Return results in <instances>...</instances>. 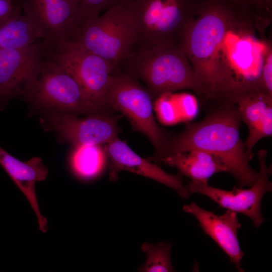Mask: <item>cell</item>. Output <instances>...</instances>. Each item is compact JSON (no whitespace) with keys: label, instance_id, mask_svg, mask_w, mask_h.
<instances>
[{"label":"cell","instance_id":"cell-1","mask_svg":"<svg viewBox=\"0 0 272 272\" xmlns=\"http://www.w3.org/2000/svg\"><path fill=\"white\" fill-rule=\"evenodd\" d=\"M246 0H199L180 46L194 71L206 108L236 104L261 90L260 77L267 39L265 27Z\"/></svg>","mask_w":272,"mask_h":272},{"label":"cell","instance_id":"cell-2","mask_svg":"<svg viewBox=\"0 0 272 272\" xmlns=\"http://www.w3.org/2000/svg\"><path fill=\"white\" fill-rule=\"evenodd\" d=\"M241 122L236 104L210 107L201 120L187 124L182 132L170 137L164 157L190 149L202 150L219 160L226 172L236 180L238 187H250L257 180L259 173L251 166V159L240 138Z\"/></svg>","mask_w":272,"mask_h":272},{"label":"cell","instance_id":"cell-3","mask_svg":"<svg viewBox=\"0 0 272 272\" xmlns=\"http://www.w3.org/2000/svg\"><path fill=\"white\" fill-rule=\"evenodd\" d=\"M121 66H125V73L145 83L153 99L164 93L186 89L200 96L194 71L180 45L133 50Z\"/></svg>","mask_w":272,"mask_h":272},{"label":"cell","instance_id":"cell-4","mask_svg":"<svg viewBox=\"0 0 272 272\" xmlns=\"http://www.w3.org/2000/svg\"><path fill=\"white\" fill-rule=\"evenodd\" d=\"M137 30L129 0L85 19L66 43L96 54L117 70L132 51Z\"/></svg>","mask_w":272,"mask_h":272},{"label":"cell","instance_id":"cell-5","mask_svg":"<svg viewBox=\"0 0 272 272\" xmlns=\"http://www.w3.org/2000/svg\"><path fill=\"white\" fill-rule=\"evenodd\" d=\"M199 1L129 0L136 27L138 49L180 45L187 25L197 12Z\"/></svg>","mask_w":272,"mask_h":272},{"label":"cell","instance_id":"cell-6","mask_svg":"<svg viewBox=\"0 0 272 272\" xmlns=\"http://www.w3.org/2000/svg\"><path fill=\"white\" fill-rule=\"evenodd\" d=\"M107 101L112 110L124 115L133 129L143 133L156 151L159 161L167 154L170 137L157 123L151 94L138 79L124 72H115L107 91Z\"/></svg>","mask_w":272,"mask_h":272},{"label":"cell","instance_id":"cell-7","mask_svg":"<svg viewBox=\"0 0 272 272\" xmlns=\"http://www.w3.org/2000/svg\"><path fill=\"white\" fill-rule=\"evenodd\" d=\"M48 45L49 57L76 79L100 111L110 113L112 109L107 95L115 67L102 57L72 44Z\"/></svg>","mask_w":272,"mask_h":272},{"label":"cell","instance_id":"cell-8","mask_svg":"<svg viewBox=\"0 0 272 272\" xmlns=\"http://www.w3.org/2000/svg\"><path fill=\"white\" fill-rule=\"evenodd\" d=\"M24 98L57 112L103 113L88 99L76 79L52 61L48 54Z\"/></svg>","mask_w":272,"mask_h":272},{"label":"cell","instance_id":"cell-9","mask_svg":"<svg viewBox=\"0 0 272 272\" xmlns=\"http://www.w3.org/2000/svg\"><path fill=\"white\" fill-rule=\"evenodd\" d=\"M47 56L44 40L23 48H0V110L11 100L25 97Z\"/></svg>","mask_w":272,"mask_h":272},{"label":"cell","instance_id":"cell-10","mask_svg":"<svg viewBox=\"0 0 272 272\" xmlns=\"http://www.w3.org/2000/svg\"><path fill=\"white\" fill-rule=\"evenodd\" d=\"M266 157L265 150L258 152V177L248 189L238 187L228 191L213 187L208 183L191 181L187 185L189 192L190 194L199 193L206 195L221 207L246 216L258 228L264 222L261 212L262 199L266 192L271 191L272 189L271 182L268 179L269 171Z\"/></svg>","mask_w":272,"mask_h":272},{"label":"cell","instance_id":"cell-11","mask_svg":"<svg viewBox=\"0 0 272 272\" xmlns=\"http://www.w3.org/2000/svg\"><path fill=\"white\" fill-rule=\"evenodd\" d=\"M118 118L110 113H93L83 118L76 114L55 112L40 118L42 127L55 132L74 146L105 145L118 138Z\"/></svg>","mask_w":272,"mask_h":272},{"label":"cell","instance_id":"cell-12","mask_svg":"<svg viewBox=\"0 0 272 272\" xmlns=\"http://www.w3.org/2000/svg\"><path fill=\"white\" fill-rule=\"evenodd\" d=\"M21 6L51 45L69 42L86 19L79 0H22Z\"/></svg>","mask_w":272,"mask_h":272},{"label":"cell","instance_id":"cell-13","mask_svg":"<svg viewBox=\"0 0 272 272\" xmlns=\"http://www.w3.org/2000/svg\"><path fill=\"white\" fill-rule=\"evenodd\" d=\"M105 148L109 162V177L111 181L116 180L119 171H127L170 187L182 198L190 197L187 185L184 184L180 176L169 174L141 157L118 138L105 145Z\"/></svg>","mask_w":272,"mask_h":272},{"label":"cell","instance_id":"cell-14","mask_svg":"<svg viewBox=\"0 0 272 272\" xmlns=\"http://www.w3.org/2000/svg\"><path fill=\"white\" fill-rule=\"evenodd\" d=\"M183 210L193 215L204 232L211 237L228 256L230 262L240 272L244 271L241 262L244 256L237 233L241 224L237 214L227 210L222 215L203 209L192 202L184 205Z\"/></svg>","mask_w":272,"mask_h":272},{"label":"cell","instance_id":"cell-15","mask_svg":"<svg viewBox=\"0 0 272 272\" xmlns=\"http://www.w3.org/2000/svg\"><path fill=\"white\" fill-rule=\"evenodd\" d=\"M0 165L28 200L36 216L39 230L46 233L47 220L40 212L35 192L36 183L45 180L48 175V169L42 159L35 157L22 162L0 147Z\"/></svg>","mask_w":272,"mask_h":272},{"label":"cell","instance_id":"cell-16","mask_svg":"<svg viewBox=\"0 0 272 272\" xmlns=\"http://www.w3.org/2000/svg\"><path fill=\"white\" fill-rule=\"evenodd\" d=\"M159 161L176 168L179 173L191 181L208 183L213 175L226 169L219 160L202 150L190 149L168 155Z\"/></svg>","mask_w":272,"mask_h":272},{"label":"cell","instance_id":"cell-17","mask_svg":"<svg viewBox=\"0 0 272 272\" xmlns=\"http://www.w3.org/2000/svg\"><path fill=\"white\" fill-rule=\"evenodd\" d=\"M44 39V35L39 25L25 13L0 26V48H23Z\"/></svg>","mask_w":272,"mask_h":272},{"label":"cell","instance_id":"cell-18","mask_svg":"<svg viewBox=\"0 0 272 272\" xmlns=\"http://www.w3.org/2000/svg\"><path fill=\"white\" fill-rule=\"evenodd\" d=\"M108 160L105 145L74 146L69 165L73 174L83 181L93 180L103 172Z\"/></svg>","mask_w":272,"mask_h":272},{"label":"cell","instance_id":"cell-19","mask_svg":"<svg viewBox=\"0 0 272 272\" xmlns=\"http://www.w3.org/2000/svg\"><path fill=\"white\" fill-rule=\"evenodd\" d=\"M236 105L241 121L250 130L262 120L267 108L272 105V96L262 91L256 90L240 97Z\"/></svg>","mask_w":272,"mask_h":272},{"label":"cell","instance_id":"cell-20","mask_svg":"<svg viewBox=\"0 0 272 272\" xmlns=\"http://www.w3.org/2000/svg\"><path fill=\"white\" fill-rule=\"evenodd\" d=\"M171 247V244L168 242H160L156 244L144 243L141 249L146 254L147 258L139 271H174L170 258Z\"/></svg>","mask_w":272,"mask_h":272},{"label":"cell","instance_id":"cell-21","mask_svg":"<svg viewBox=\"0 0 272 272\" xmlns=\"http://www.w3.org/2000/svg\"><path fill=\"white\" fill-rule=\"evenodd\" d=\"M153 105L154 110L162 123L167 125L173 124L181 120L172 93L161 94L155 99Z\"/></svg>","mask_w":272,"mask_h":272},{"label":"cell","instance_id":"cell-22","mask_svg":"<svg viewBox=\"0 0 272 272\" xmlns=\"http://www.w3.org/2000/svg\"><path fill=\"white\" fill-rule=\"evenodd\" d=\"M248 135L244 142L246 152L251 159L253 157L252 149L261 139L272 134V105L269 106L262 120L253 128L248 130Z\"/></svg>","mask_w":272,"mask_h":272},{"label":"cell","instance_id":"cell-23","mask_svg":"<svg viewBox=\"0 0 272 272\" xmlns=\"http://www.w3.org/2000/svg\"><path fill=\"white\" fill-rule=\"evenodd\" d=\"M260 85L262 91L272 96V44L270 40H267L263 53Z\"/></svg>","mask_w":272,"mask_h":272},{"label":"cell","instance_id":"cell-24","mask_svg":"<svg viewBox=\"0 0 272 272\" xmlns=\"http://www.w3.org/2000/svg\"><path fill=\"white\" fill-rule=\"evenodd\" d=\"M127 0H79L85 18L99 17L101 12Z\"/></svg>","mask_w":272,"mask_h":272},{"label":"cell","instance_id":"cell-25","mask_svg":"<svg viewBox=\"0 0 272 272\" xmlns=\"http://www.w3.org/2000/svg\"><path fill=\"white\" fill-rule=\"evenodd\" d=\"M174 101L179 112L181 119H189L197 111L196 99L187 93L172 94Z\"/></svg>","mask_w":272,"mask_h":272},{"label":"cell","instance_id":"cell-26","mask_svg":"<svg viewBox=\"0 0 272 272\" xmlns=\"http://www.w3.org/2000/svg\"><path fill=\"white\" fill-rule=\"evenodd\" d=\"M21 5L11 0H0V26L22 14Z\"/></svg>","mask_w":272,"mask_h":272},{"label":"cell","instance_id":"cell-27","mask_svg":"<svg viewBox=\"0 0 272 272\" xmlns=\"http://www.w3.org/2000/svg\"><path fill=\"white\" fill-rule=\"evenodd\" d=\"M254 9L261 19L270 22L272 0H246Z\"/></svg>","mask_w":272,"mask_h":272},{"label":"cell","instance_id":"cell-28","mask_svg":"<svg viewBox=\"0 0 272 272\" xmlns=\"http://www.w3.org/2000/svg\"><path fill=\"white\" fill-rule=\"evenodd\" d=\"M11 1H12L14 3L19 4L21 5V3L22 0H11Z\"/></svg>","mask_w":272,"mask_h":272}]
</instances>
